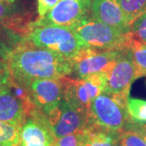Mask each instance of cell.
Returning a JSON list of instances; mask_svg holds the SVG:
<instances>
[{
    "label": "cell",
    "instance_id": "6da1fadb",
    "mask_svg": "<svg viewBox=\"0 0 146 146\" xmlns=\"http://www.w3.org/2000/svg\"><path fill=\"white\" fill-rule=\"evenodd\" d=\"M11 77L27 85L36 80L59 79L73 72L71 59L25 41L7 57Z\"/></svg>",
    "mask_w": 146,
    "mask_h": 146
},
{
    "label": "cell",
    "instance_id": "7a4b0ae2",
    "mask_svg": "<svg viewBox=\"0 0 146 146\" xmlns=\"http://www.w3.org/2000/svg\"><path fill=\"white\" fill-rule=\"evenodd\" d=\"M71 29L84 46L100 51L123 50L131 46L129 32L109 26L92 17H88Z\"/></svg>",
    "mask_w": 146,
    "mask_h": 146
},
{
    "label": "cell",
    "instance_id": "3957f363",
    "mask_svg": "<svg viewBox=\"0 0 146 146\" xmlns=\"http://www.w3.org/2000/svg\"><path fill=\"white\" fill-rule=\"evenodd\" d=\"M26 41L34 46L56 53L69 59H72L80 49L85 47L72 29L53 25H32Z\"/></svg>",
    "mask_w": 146,
    "mask_h": 146
},
{
    "label": "cell",
    "instance_id": "277c9868",
    "mask_svg": "<svg viewBox=\"0 0 146 146\" xmlns=\"http://www.w3.org/2000/svg\"><path fill=\"white\" fill-rule=\"evenodd\" d=\"M128 98L102 93L95 98L89 110V123L121 132L129 121L127 110Z\"/></svg>",
    "mask_w": 146,
    "mask_h": 146
},
{
    "label": "cell",
    "instance_id": "5b68a950",
    "mask_svg": "<svg viewBox=\"0 0 146 146\" xmlns=\"http://www.w3.org/2000/svg\"><path fill=\"white\" fill-rule=\"evenodd\" d=\"M93 0H60L46 15L32 23L33 26L70 28L76 26L89 17Z\"/></svg>",
    "mask_w": 146,
    "mask_h": 146
},
{
    "label": "cell",
    "instance_id": "8992f818",
    "mask_svg": "<svg viewBox=\"0 0 146 146\" xmlns=\"http://www.w3.org/2000/svg\"><path fill=\"white\" fill-rule=\"evenodd\" d=\"M46 116L55 139L82 131L89 125V112L74 107L64 100Z\"/></svg>",
    "mask_w": 146,
    "mask_h": 146
},
{
    "label": "cell",
    "instance_id": "52a82bcc",
    "mask_svg": "<svg viewBox=\"0 0 146 146\" xmlns=\"http://www.w3.org/2000/svg\"><path fill=\"white\" fill-rule=\"evenodd\" d=\"M120 52L121 50L100 51L83 47L71 59L73 72L80 79L100 72L110 76Z\"/></svg>",
    "mask_w": 146,
    "mask_h": 146
},
{
    "label": "cell",
    "instance_id": "ba28073f",
    "mask_svg": "<svg viewBox=\"0 0 146 146\" xmlns=\"http://www.w3.org/2000/svg\"><path fill=\"white\" fill-rule=\"evenodd\" d=\"M138 78L131 50H123L110 74L103 93L127 98L131 84Z\"/></svg>",
    "mask_w": 146,
    "mask_h": 146
},
{
    "label": "cell",
    "instance_id": "9c48e42d",
    "mask_svg": "<svg viewBox=\"0 0 146 146\" xmlns=\"http://www.w3.org/2000/svg\"><path fill=\"white\" fill-rule=\"evenodd\" d=\"M25 86L29 90L36 108L46 115L58 107L63 100V77L36 80Z\"/></svg>",
    "mask_w": 146,
    "mask_h": 146
},
{
    "label": "cell",
    "instance_id": "30bf717a",
    "mask_svg": "<svg viewBox=\"0 0 146 146\" xmlns=\"http://www.w3.org/2000/svg\"><path fill=\"white\" fill-rule=\"evenodd\" d=\"M54 141L46 115L33 110L21 127L19 146H54Z\"/></svg>",
    "mask_w": 146,
    "mask_h": 146
},
{
    "label": "cell",
    "instance_id": "8fae6325",
    "mask_svg": "<svg viewBox=\"0 0 146 146\" xmlns=\"http://www.w3.org/2000/svg\"><path fill=\"white\" fill-rule=\"evenodd\" d=\"M90 10L94 20L123 32L130 30V23L118 0H93Z\"/></svg>",
    "mask_w": 146,
    "mask_h": 146
},
{
    "label": "cell",
    "instance_id": "7c38bea8",
    "mask_svg": "<svg viewBox=\"0 0 146 146\" xmlns=\"http://www.w3.org/2000/svg\"><path fill=\"white\" fill-rule=\"evenodd\" d=\"M32 111L23 101L12 93L8 85L0 91L1 122L22 127Z\"/></svg>",
    "mask_w": 146,
    "mask_h": 146
},
{
    "label": "cell",
    "instance_id": "4fadbf2b",
    "mask_svg": "<svg viewBox=\"0 0 146 146\" xmlns=\"http://www.w3.org/2000/svg\"><path fill=\"white\" fill-rule=\"evenodd\" d=\"M64 84L63 100L74 107L89 112L92 100L83 79L63 77Z\"/></svg>",
    "mask_w": 146,
    "mask_h": 146
},
{
    "label": "cell",
    "instance_id": "5bb4252c",
    "mask_svg": "<svg viewBox=\"0 0 146 146\" xmlns=\"http://www.w3.org/2000/svg\"><path fill=\"white\" fill-rule=\"evenodd\" d=\"M87 146H118L120 132L90 124L84 130Z\"/></svg>",
    "mask_w": 146,
    "mask_h": 146
},
{
    "label": "cell",
    "instance_id": "9a60e30c",
    "mask_svg": "<svg viewBox=\"0 0 146 146\" xmlns=\"http://www.w3.org/2000/svg\"><path fill=\"white\" fill-rule=\"evenodd\" d=\"M21 126L0 121V146H19Z\"/></svg>",
    "mask_w": 146,
    "mask_h": 146
},
{
    "label": "cell",
    "instance_id": "2e32d148",
    "mask_svg": "<svg viewBox=\"0 0 146 146\" xmlns=\"http://www.w3.org/2000/svg\"><path fill=\"white\" fill-rule=\"evenodd\" d=\"M127 110L131 122L135 123H146L145 100L128 98L127 102Z\"/></svg>",
    "mask_w": 146,
    "mask_h": 146
},
{
    "label": "cell",
    "instance_id": "e0dca14e",
    "mask_svg": "<svg viewBox=\"0 0 146 146\" xmlns=\"http://www.w3.org/2000/svg\"><path fill=\"white\" fill-rule=\"evenodd\" d=\"M118 2L130 25L146 13V0H118Z\"/></svg>",
    "mask_w": 146,
    "mask_h": 146
},
{
    "label": "cell",
    "instance_id": "ac0fdd59",
    "mask_svg": "<svg viewBox=\"0 0 146 146\" xmlns=\"http://www.w3.org/2000/svg\"><path fill=\"white\" fill-rule=\"evenodd\" d=\"M129 33L131 39V47L136 44L146 43V13L131 23Z\"/></svg>",
    "mask_w": 146,
    "mask_h": 146
},
{
    "label": "cell",
    "instance_id": "d6986e66",
    "mask_svg": "<svg viewBox=\"0 0 146 146\" xmlns=\"http://www.w3.org/2000/svg\"><path fill=\"white\" fill-rule=\"evenodd\" d=\"M138 77L146 76V43L136 44L130 49Z\"/></svg>",
    "mask_w": 146,
    "mask_h": 146
},
{
    "label": "cell",
    "instance_id": "ffe728a7",
    "mask_svg": "<svg viewBox=\"0 0 146 146\" xmlns=\"http://www.w3.org/2000/svg\"><path fill=\"white\" fill-rule=\"evenodd\" d=\"M118 146H146V142L137 132L126 128L119 133Z\"/></svg>",
    "mask_w": 146,
    "mask_h": 146
},
{
    "label": "cell",
    "instance_id": "44dd1931",
    "mask_svg": "<svg viewBox=\"0 0 146 146\" xmlns=\"http://www.w3.org/2000/svg\"><path fill=\"white\" fill-rule=\"evenodd\" d=\"M84 143L85 135L83 130L55 139L54 146H81Z\"/></svg>",
    "mask_w": 146,
    "mask_h": 146
},
{
    "label": "cell",
    "instance_id": "7402d4cb",
    "mask_svg": "<svg viewBox=\"0 0 146 146\" xmlns=\"http://www.w3.org/2000/svg\"><path fill=\"white\" fill-rule=\"evenodd\" d=\"M60 0H37V12L40 18L45 16Z\"/></svg>",
    "mask_w": 146,
    "mask_h": 146
},
{
    "label": "cell",
    "instance_id": "603a6c76",
    "mask_svg": "<svg viewBox=\"0 0 146 146\" xmlns=\"http://www.w3.org/2000/svg\"><path fill=\"white\" fill-rule=\"evenodd\" d=\"M11 78L10 68L7 62L0 60V91L8 84Z\"/></svg>",
    "mask_w": 146,
    "mask_h": 146
},
{
    "label": "cell",
    "instance_id": "cb8c5ba5",
    "mask_svg": "<svg viewBox=\"0 0 146 146\" xmlns=\"http://www.w3.org/2000/svg\"><path fill=\"white\" fill-rule=\"evenodd\" d=\"M126 128L127 129H131V130L137 132L146 142V123H143V124L135 123H132L129 120L124 129H126Z\"/></svg>",
    "mask_w": 146,
    "mask_h": 146
},
{
    "label": "cell",
    "instance_id": "d4e9b609",
    "mask_svg": "<svg viewBox=\"0 0 146 146\" xmlns=\"http://www.w3.org/2000/svg\"><path fill=\"white\" fill-rule=\"evenodd\" d=\"M0 2H5V3H15L16 0H0Z\"/></svg>",
    "mask_w": 146,
    "mask_h": 146
},
{
    "label": "cell",
    "instance_id": "484cf974",
    "mask_svg": "<svg viewBox=\"0 0 146 146\" xmlns=\"http://www.w3.org/2000/svg\"><path fill=\"white\" fill-rule=\"evenodd\" d=\"M81 146H87V145H86V144L84 143V144H83V145H81Z\"/></svg>",
    "mask_w": 146,
    "mask_h": 146
}]
</instances>
